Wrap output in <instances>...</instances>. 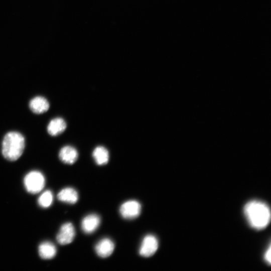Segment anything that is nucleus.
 <instances>
[{
    "label": "nucleus",
    "mask_w": 271,
    "mask_h": 271,
    "mask_svg": "<svg viewBox=\"0 0 271 271\" xmlns=\"http://www.w3.org/2000/svg\"><path fill=\"white\" fill-rule=\"evenodd\" d=\"M244 213L249 225L255 229H262L269 223L270 210L262 202L253 200L248 202L244 206Z\"/></svg>",
    "instance_id": "obj_1"
},
{
    "label": "nucleus",
    "mask_w": 271,
    "mask_h": 271,
    "mask_svg": "<svg viewBox=\"0 0 271 271\" xmlns=\"http://www.w3.org/2000/svg\"><path fill=\"white\" fill-rule=\"evenodd\" d=\"M25 147L24 136L18 131H10L4 137L2 152L8 161H15L22 156Z\"/></svg>",
    "instance_id": "obj_2"
},
{
    "label": "nucleus",
    "mask_w": 271,
    "mask_h": 271,
    "mask_svg": "<svg viewBox=\"0 0 271 271\" xmlns=\"http://www.w3.org/2000/svg\"><path fill=\"white\" fill-rule=\"evenodd\" d=\"M24 184L29 193L33 194H37L44 188L45 185V179L40 172L32 171L25 176Z\"/></svg>",
    "instance_id": "obj_3"
},
{
    "label": "nucleus",
    "mask_w": 271,
    "mask_h": 271,
    "mask_svg": "<svg viewBox=\"0 0 271 271\" xmlns=\"http://www.w3.org/2000/svg\"><path fill=\"white\" fill-rule=\"evenodd\" d=\"M141 212V205L136 200H129L123 203L120 207L119 212L126 219H132L138 217Z\"/></svg>",
    "instance_id": "obj_4"
},
{
    "label": "nucleus",
    "mask_w": 271,
    "mask_h": 271,
    "mask_svg": "<svg viewBox=\"0 0 271 271\" xmlns=\"http://www.w3.org/2000/svg\"><path fill=\"white\" fill-rule=\"evenodd\" d=\"M158 246V240L156 237L153 235H148L143 240L139 253L143 257H150L157 251Z\"/></svg>",
    "instance_id": "obj_5"
},
{
    "label": "nucleus",
    "mask_w": 271,
    "mask_h": 271,
    "mask_svg": "<svg viewBox=\"0 0 271 271\" xmlns=\"http://www.w3.org/2000/svg\"><path fill=\"white\" fill-rule=\"evenodd\" d=\"M75 236V230L70 222L63 224L57 235L56 240L60 245H66L71 243Z\"/></svg>",
    "instance_id": "obj_6"
},
{
    "label": "nucleus",
    "mask_w": 271,
    "mask_h": 271,
    "mask_svg": "<svg viewBox=\"0 0 271 271\" xmlns=\"http://www.w3.org/2000/svg\"><path fill=\"white\" fill-rule=\"evenodd\" d=\"M114 244L109 238L101 239L96 244L95 250L96 254L100 257L106 258L109 256L113 252Z\"/></svg>",
    "instance_id": "obj_7"
},
{
    "label": "nucleus",
    "mask_w": 271,
    "mask_h": 271,
    "mask_svg": "<svg viewBox=\"0 0 271 271\" xmlns=\"http://www.w3.org/2000/svg\"><path fill=\"white\" fill-rule=\"evenodd\" d=\"M59 158L63 163L72 165L77 160L78 153L74 147L71 146H66L60 150Z\"/></svg>",
    "instance_id": "obj_8"
},
{
    "label": "nucleus",
    "mask_w": 271,
    "mask_h": 271,
    "mask_svg": "<svg viewBox=\"0 0 271 271\" xmlns=\"http://www.w3.org/2000/svg\"><path fill=\"white\" fill-rule=\"evenodd\" d=\"M100 218L95 214H89L85 216L81 222V228L84 232L90 234L94 232L98 227Z\"/></svg>",
    "instance_id": "obj_9"
},
{
    "label": "nucleus",
    "mask_w": 271,
    "mask_h": 271,
    "mask_svg": "<svg viewBox=\"0 0 271 271\" xmlns=\"http://www.w3.org/2000/svg\"><path fill=\"white\" fill-rule=\"evenodd\" d=\"M50 104L47 99L41 96L33 98L29 102L31 110L36 114H42L46 112L49 108Z\"/></svg>",
    "instance_id": "obj_10"
},
{
    "label": "nucleus",
    "mask_w": 271,
    "mask_h": 271,
    "mask_svg": "<svg viewBox=\"0 0 271 271\" xmlns=\"http://www.w3.org/2000/svg\"><path fill=\"white\" fill-rule=\"evenodd\" d=\"M66 122L61 117L52 119L47 126V131L52 136H57L61 134L66 129Z\"/></svg>",
    "instance_id": "obj_11"
},
{
    "label": "nucleus",
    "mask_w": 271,
    "mask_h": 271,
    "mask_svg": "<svg viewBox=\"0 0 271 271\" xmlns=\"http://www.w3.org/2000/svg\"><path fill=\"white\" fill-rule=\"evenodd\" d=\"M58 199L63 202L73 204L78 200V194L74 188L67 187L61 190L57 195Z\"/></svg>",
    "instance_id": "obj_12"
},
{
    "label": "nucleus",
    "mask_w": 271,
    "mask_h": 271,
    "mask_svg": "<svg viewBox=\"0 0 271 271\" xmlns=\"http://www.w3.org/2000/svg\"><path fill=\"white\" fill-rule=\"evenodd\" d=\"M39 254L44 259H50L55 257L57 249L55 245L51 242L45 241L40 244L38 248Z\"/></svg>",
    "instance_id": "obj_13"
},
{
    "label": "nucleus",
    "mask_w": 271,
    "mask_h": 271,
    "mask_svg": "<svg viewBox=\"0 0 271 271\" xmlns=\"http://www.w3.org/2000/svg\"><path fill=\"white\" fill-rule=\"evenodd\" d=\"M92 157L95 163L98 165H104L109 161V152L105 147L103 146H97L94 149L92 152Z\"/></svg>",
    "instance_id": "obj_14"
},
{
    "label": "nucleus",
    "mask_w": 271,
    "mask_h": 271,
    "mask_svg": "<svg viewBox=\"0 0 271 271\" xmlns=\"http://www.w3.org/2000/svg\"><path fill=\"white\" fill-rule=\"evenodd\" d=\"M53 196L52 192L47 190L44 192L39 197L38 203L42 208H48L53 202Z\"/></svg>",
    "instance_id": "obj_15"
},
{
    "label": "nucleus",
    "mask_w": 271,
    "mask_h": 271,
    "mask_svg": "<svg viewBox=\"0 0 271 271\" xmlns=\"http://www.w3.org/2000/svg\"><path fill=\"white\" fill-rule=\"evenodd\" d=\"M264 258L266 262L268 264L270 263V246H269L268 248L266 250L264 253Z\"/></svg>",
    "instance_id": "obj_16"
}]
</instances>
